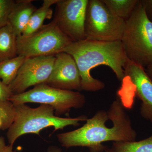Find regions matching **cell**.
Masks as SVG:
<instances>
[{
  "label": "cell",
  "mask_w": 152,
  "mask_h": 152,
  "mask_svg": "<svg viewBox=\"0 0 152 152\" xmlns=\"http://www.w3.org/2000/svg\"><path fill=\"white\" fill-rule=\"evenodd\" d=\"M86 121L81 127L57 134L62 146L86 147L90 152H103L104 142H133L137 138L130 118L118 99L112 103L107 111H98Z\"/></svg>",
  "instance_id": "1"
},
{
  "label": "cell",
  "mask_w": 152,
  "mask_h": 152,
  "mask_svg": "<svg viewBox=\"0 0 152 152\" xmlns=\"http://www.w3.org/2000/svg\"><path fill=\"white\" fill-rule=\"evenodd\" d=\"M74 58L78 68L81 91L96 92L103 89L105 84L93 77L91 71L101 65L109 67L120 81L125 77L124 68L129 59L121 41L107 42L85 39L73 42L63 50Z\"/></svg>",
  "instance_id": "2"
},
{
  "label": "cell",
  "mask_w": 152,
  "mask_h": 152,
  "mask_svg": "<svg viewBox=\"0 0 152 152\" xmlns=\"http://www.w3.org/2000/svg\"><path fill=\"white\" fill-rule=\"evenodd\" d=\"M14 105L15 119L7 133L9 144L12 146L23 135H39L41 131L49 127L54 128L55 132L68 126H77L80 122L86 121L88 119L86 115L75 118H61L55 115L54 109L48 105L41 104L37 108L31 107L26 104Z\"/></svg>",
  "instance_id": "3"
},
{
  "label": "cell",
  "mask_w": 152,
  "mask_h": 152,
  "mask_svg": "<svg viewBox=\"0 0 152 152\" xmlns=\"http://www.w3.org/2000/svg\"><path fill=\"white\" fill-rule=\"evenodd\" d=\"M121 42L128 59L146 69L152 65V23L139 1L126 22Z\"/></svg>",
  "instance_id": "4"
},
{
  "label": "cell",
  "mask_w": 152,
  "mask_h": 152,
  "mask_svg": "<svg viewBox=\"0 0 152 152\" xmlns=\"http://www.w3.org/2000/svg\"><path fill=\"white\" fill-rule=\"evenodd\" d=\"M72 42L53 20L30 35L17 37V55L26 58L55 56Z\"/></svg>",
  "instance_id": "5"
},
{
  "label": "cell",
  "mask_w": 152,
  "mask_h": 152,
  "mask_svg": "<svg viewBox=\"0 0 152 152\" xmlns=\"http://www.w3.org/2000/svg\"><path fill=\"white\" fill-rule=\"evenodd\" d=\"M126 21L114 15L102 0H89L85 23L88 40L121 41Z\"/></svg>",
  "instance_id": "6"
},
{
  "label": "cell",
  "mask_w": 152,
  "mask_h": 152,
  "mask_svg": "<svg viewBox=\"0 0 152 152\" xmlns=\"http://www.w3.org/2000/svg\"><path fill=\"white\" fill-rule=\"evenodd\" d=\"M9 100L14 105L28 103L48 105L54 109L58 116L72 109L83 107L86 102L84 95L79 92L60 89L45 83L37 85L22 94H13Z\"/></svg>",
  "instance_id": "7"
},
{
  "label": "cell",
  "mask_w": 152,
  "mask_h": 152,
  "mask_svg": "<svg viewBox=\"0 0 152 152\" xmlns=\"http://www.w3.org/2000/svg\"><path fill=\"white\" fill-rule=\"evenodd\" d=\"M89 0H58L53 20L73 42L86 39L85 23Z\"/></svg>",
  "instance_id": "8"
},
{
  "label": "cell",
  "mask_w": 152,
  "mask_h": 152,
  "mask_svg": "<svg viewBox=\"0 0 152 152\" xmlns=\"http://www.w3.org/2000/svg\"><path fill=\"white\" fill-rule=\"evenodd\" d=\"M55 56L26 58L9 86L13 94H22L30 87L46 83L53 70Z\"/></svg>",
  "instance_id": "9"
},
{
  "label": "cell",
  "mask_w": 152,
  "mask_h": 152,
  "mask_svg": "<svg viewBox=\"0 0 152 152\" xmlns=\"http://www.w3.org/2000/svg\"><path fill=\"white\" fill-rule=\"evenodd\" d=\"M55 56L53 70L45 84L60 89L81 91L80 75L74 58L65 52Z\"/></svg>",
  "instance_id": "10"
},
{
  "label": "cell",
  "mask_w": 152,
  "mask_h": 152,
  "mask_svg": "<svg viewBox=\"0 0 152 152\" xmlns=\"http://www.w3.org/2000/svg\"><path fill=\"white\" fill-rule=\"evenodd\" d=\"M125 77L129 78L134 91L141 101V115L152 122V80L147 75L145 68L129 59L124 68Z\"/></svg>",
  "instance_id": "11"
},
{
  "label": "cell",
  "mask_w": 152,
  "mask_h": 152,
  "mask_svg": "<svg viewBox=\"0 0 152 152\" xmlns=\"http://www.w3.org/2000/svg\"><path fill=\"white\" fill-rule=\"evenodd\" d=\"M33 1H15V4L9 16L8 24L10 25L17 37L22 35L29 21L30 18L37 8Z\"/></svg>",
  "instance_id": "12"
},
{
  "label": "cell",
  "mask_w": 152,
  "mask_h": 152,
  "mask_svg": "<svg viewBox=\"0 0 152 152\" xmlns=\"http://www.w3.org/2000/svg\"><path fill=\"white\" fill-rule=\"evenodd\" d=\"M58 0H44L40 7L37 9L30 18L29 21L22 34V36L30 35L43 26L46 19H50L53 15L51 6L56 4Z\"/></svg>",
  "instance_id": "13"
},
{
  "label": "cell",
  "mask_w": 152,
  "mask_h": 152,
  "mask_svg": "<svg viewBox=\"0 0 152 152\" xmlns=\"http://www.w3.org/2000/svg\"><path fill=\"white\" fill-rule=\"evenodd\" d=\"M17 38L8 24L0 28V62L18 56Z\"/></svg>",
  "instance_id": "14"
},
{
  "label": "cell",
  "mask_w": 152,
  "mask_h": 152,
  "mask_svg": "<svg viewBox=\"0 0 152 152\" xmlns=\"http://www.w3.org/2000/svg\"><path fill=\"white\" fill-rule=\"evenodd\" d=\"M104 152H152V135L139 141L113 142L106 146Z\"/></svg>",
  "instance_id": "15"
},
{
  "label": "cell",
  "mask_w": 152,
  "mask_h": 152,
  "mask_svg": "<svg viewBox=\"0 0 152 152\" xmlns=\"http://www.w3.org/2000/svg\"><path fill=\"white\" fill-rule=\"evenodd\" d=\"M112 12L125 21L132 15L140 0H102Z\"/></svg>",
  "instance_id": "16"
},
{
  "label": "cell",
  "mask_w": 152,
  "mask_h": 152,
  "mask_svg": "<svg viewBox=\"0 0 152 152\" xmlns=\"http://www.w3.org/2000/svg\"><path fill=\"white\" fill-rule=\"evenodd\" d=\"M26 58L18 56L0 62V80L4 83L9 86L13 82Z\"/></svg>",
  "instance_id": "17"
},
{
  "label": "cell",
  "mask_w": 152,
  "mask_h": 152,
  "mask_svg": "<svg viewBox=\"0 0 152 152\" xmlns=\"http://www.w3.org/2000/svg\"><path fill=\"white\" fill-rule=\"evenodd\" d=\"M15 116V108L9 100L0 101V120L2 124V130L8 129L13 123Z\"/></svg>",
  "instance_id": "18"
},
{
  "label": "cell",
  "mask_w": 152,
  "mask_h": 152,
  "mask_svg": "<svg viewBox=\"0 0 152 152\" xmlns=\"http://www.w3.org/2000/svg\"><path fill=\"white\" fill-rule=\"evenodd\" d=\"M15 4V1L13 0H0V28L7 25Z\"/></svg>",
  "instance_id": "19"
},
{
  "label": "cell",
  "mask_w": 152,
  "mask_h": 152,
  "mask_svg": "<svg viewBox=\"0 0 152 152\" xmlns=\"http://www.w3.org/2000/svg\"><path fill=\"white\" fill-rule=\"evenodd\" d=\"M12 95L9 86L5 84L0 80V101L9 100Z\"/></svg>",
  "instance_id": "20"
},
{
  "label": "cell",
  "mask_w": 152,
  "mask_h": 152,
  "mask_svg": "<svg viewBox=\"0 0 152 152\" xmlns=\"http://www.w3.org/2000/svg\"><path fill=\"white\" fill-rule=\"evenodd\" d=\"M147 18L152 23V0H140Z\"/></svg>",
  "instance_id": "21"
},
{
  "label": "cell",
  "mask_w": 152,
  "mask_h": 152,
  "mask_svg": "<svg viewBox=\"0 0 152 152\" xmlns=\"http://www.w3.org/2000/svg\"><path fill=\"white\" fill-rule=\"evenodd\" d=\"M0 152H17L13 150V146L6 145L4 137H0Z\"/></svg>",
  "instance_id": "22"
},
{
  "label": "cell",
  "mask_w": 152,
  "mask_h": 152,
  "mask_svg": "<svg viewBox=\"0 0 152 152\" xmlns=\"http://www.w3.org/2000/svg\"><path fill=\"white\" fill-rule=\"evenodd\" d=\"M47 152H62L61 149L56 146H50L48 148Z\"/></svg>",
  "instance_id": "23"
},
{
  "label": "cell",
  "mask_w": 152,
  "mask_h": 152,
  "mask_svg": "<svg viewBox=\"0 0 152 152\" xmlns=\"http://www.w3.org/2000/svg\"><path fill=\"white\" fill-rule=\"evenodd\" d=\"M146 72L152 80V65L145 69Z\"/></svg>",
  "instance_id": "24"
}]
</instances>
